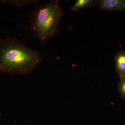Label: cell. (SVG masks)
Instances as JSON below:
<instances>
[{
  "label": "cell",
  "mask_w": 125,
  "mask_h": 125,
  "mask_svg": "<svg viewBox=\"0 0 125 125\" xmlns=\"http://www.w3.org/2000/svg\"><path fill=\"white\" fill-rule=\"evenodd\" d=\"M40 52L28 47L22 41L7 36L0 40V70L25 74L42 62Z\"/></svg>",
  "instance_id": "6da1fadb"
},
{
  "label": "cell",
  "mask_w": 125,
  "mask_h": 125,
  "mask_svg": "<svg viewBox=\"0 0 125 125\" xmlns=\"http://www.w3.org/2000/svg\"><path fill=\"white\" fill-rule=\"evenodd\" d=\"M64 11L60 1L52 0L37 6L29 16L30 30L42 43L54 37Z\"/></svg>",
  "instance_id": "7a4b0ae2"
},
{
  "label": "cell",
  "mask_w": 125,
  "mask_h": 125,
  "mask_svg": "<svg viewBox=\"0 0 125 125\" xmlns=\"http://www.w3.org/2000/svg\"><path fill=\"white\" fill-rule=\"evenodd\" d=\"M98 5L103 10L125 11V0H101Z\"/></svg>",
  "instance_id": "3957f363"
},
{
  "label": "cell",
  "mask_w": 125,
  "mask_h": 125,
  "mask_svg": "<svg viewBox=\"0 0 125 125\" xmlns=\"http://www.w3.org/2000/svg\"><path fill=\"white\" fill-rule=\"evenodd\" d=\"M117 73L120 78L125 76V51H119L114 58Z\"/></svg>",
  "instance_id": "277c9868"
},
{
  "label": "cell",
  "mask_w": 125,
  "mask_h": 125,
  "mask_svg": "<svg viewBox=\"0 0 125 125\" xmlns=\"http://www.w3.org/2000/svg\"><path fill=\"white\" fill-rule=\"evenodd\" d=\"M99 0H77L71 7L72 11H78L81 9L93 7L98 4Z\"/></svg>",
  "instance_id": "5b68a950"
},
{
  "label": "cell",
  "mask_w": 125,
  "mask_h": 125,
  "mask_svg": "<svg viewBox=\"0 0 125 125\" xmlns=\"http://www.w3.org/2000/svg\"><path fill=\"white\" fill-rule=\"evenodd\" d=\"M36 0H0V3L11 5L18 7H23L31 4H36Z\"/></svg>",
  "instance_id": "8992f818"
},
{
  "label": "cell",
  "mask_w": 125,
  "mask_h": 125,
  "mask_svg": "<svg viewBox=\"0 0 125 125\" xmlns=\"http://www.w3.org/2000/svg\"><path fill=\"white\" fill-rule=\"evenodd\" d=\"M118 88L121 97L125 99V76L120 78Z\"/></svg>",
  "instance_id": "52a82bcc"
}]
</instances>
